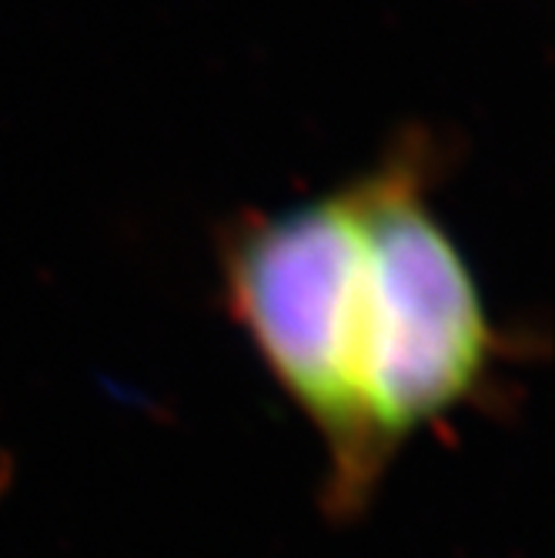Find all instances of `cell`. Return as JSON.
<instances>
[{
	"instance_id": "1",
	"label": "cell",
	"mask_w": 555,
	"mask_h": 558,
	"mask_svg": "<svg viewBox=\"0 0 555 558\" xmlns=\"http://www.w3.org/2000/svg\"><path fill=\"white\" fill-rule=\"evenodd\" d=\"M445 147L422 128L331 187L322 335L335 401L331 472L375 498L395 454L498 391L509 335L435 208Z\"/></svg>"
}]
</instances>
